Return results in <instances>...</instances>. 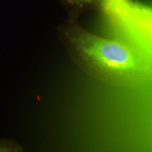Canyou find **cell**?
<instances>
[{
  "label": "cell",
  "instance_id": "cell-1",
  "mask_svg": "<svg viewBox=\"0 0 152 152\" xmlns=\"http://www.w3.org/2000/svg\"><path fill=\"white\" fill-rule=\"evenodd\" d=\"M70 56L87 74L108 84L123 87L143 85L151 76V65L143 52L123 37L106 39L70 24L61 31Z\"/></svg>",
  "mask_w": 152,
  "mask_h": 152
},
{
  "label": "cell",
  "instance_id": "cell-2",
  "mask_svg": "<svg viewBox=\"0 0 152 152\" xmlns=\"http://www.w3.org/2000/svg\"><path fill=\"white\" fill-rule=\"evenodd\" d=\"M23 148L14 140L0 139V152L23 151Z\"/></svg>",
  "mask_w": 152,
  "mask_h": 152
},
{
  "label": "cell",
  "instance_id": "cell-3",
  "mask_svg": "<svg viewBox=\"0 0 152 152\" xmlns=\"http://www.w3.org/2000/svg\"><path fill=\"white\" fill-rule=\"evenodd\" d=\"M67 1L72 4L80 6V7L87 5H99L103 8L109 2V0H67Z\"/></svg>",
  "mask_w": 152,
  "mask_h": 152
}]
</instances>
